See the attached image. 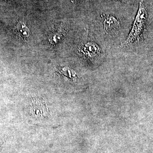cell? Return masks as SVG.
Listing matches in <instances>:
<instances>
[{"label": "cell", "mask_w": 153, "mask_h": 153, "mask_svg": "<svg viewBox=\"0 0 153 153\" xmlns=\"http://www.w3.org/2000/svg\"><path fill=\"white\" fill-rule=\"evenodd\" d=\"M17 32L22 38H27L30 36V30L22 22H19L16 26Z\"/></svg>", "instance_id": "cell-4"}, {"label": "cell", "mask_w": 153, "mask_h": 153, "mask_svg": "<svg viewBox=\"0 0 153 153\" xmlns=\"http://www.w3.org/2000/svg\"><path fill=\"white\" fill-rule=\"evenodd\" d=\"M130 23L119 15L103 13L95 19V36L108 43H119L126 40L130 30Z\"/></svg>", "instance_id": "cell-1"}, {"label": "cell", "mask_w": 153, "mask_h": 153, "mask_svg": "<svg viewBox=\"0 0 153 153\" xmlns=\"http://www.w3.org/2000/svg\"><path fill=\"white\" fill-rule=\"evenodd\" d=\"M148 14L144 4L140 2L139 8L126 40L120 47L126 51L135 49L142 39L148 22Z\"/></svg>", "instance_id": "cell-2"}, {"label": "cell", "mask_w": 153, "mask_h": 153, "mask_svg": "<svg viewBox=\"0 0 153 153\" xmlns=\"http://www.w3.org/2000/svg\"><path fill=\"white\" fill-rule=\"evenodd\" d=\"M79 53L88 60L95 63L100 62L106 57L102 42L95 36L82 44L79 48Z\"/></svg>", "instance_id": "cell-3"}]
</instances>
